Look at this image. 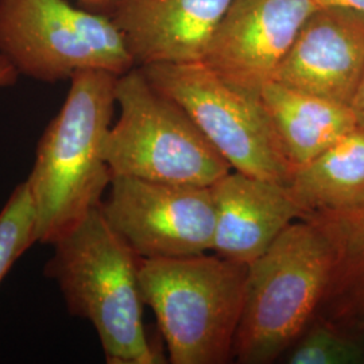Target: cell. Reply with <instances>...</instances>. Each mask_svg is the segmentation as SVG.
<instances>
[{
    "instance_id": "cell-14",
    "label": "cell",
    "mask_w": 364,
    "mask_h": 364,
    "mask_svg": "<svg viewBox=\"0 0 364 364\" xmlns=\"http://www.w3.org/2000/svg\"><path fill=\"white\" fill-rule=\"evenodd\" d=\"M314 215L332 236L335 260L312 321L338 329L364 351V208Z\"/></svg>"
},
{
    "instance_id": "cell-13",
    "label": "cell",
    "mask_w": 364,
    "mask_h": 364,
    "mask_svg": "<svg viewBox=\"0 0 364 364\" xmlns=\"http://www.w3.org/2000/svg\"><path fill=\"white\" fill-rule=\"evenodd\" d=\"M260 103L291 169L312 161L358 126L351 105H341L270 80Z\"/></svg>"
},
{
    "instance_id": "cell-3",
    "label": "cell",
    "mask_w": 364,
    "mask_h": 364,
    "mask_svg": "<svg viewBox=\"0 0 364 364\" xmlns=\"http://www.w3.org/2000/svg\"><path fill=\"white\" fill-rule=\"evenodd\" d=\"M335 260L328 228L311 213L293 221L269 250L248 264L246 296L234 359L273 363L312 323Z\"/></svg>"
},
{
    "instance_id": "cell-10",
    "label": "cell",
    "mask_w": 364,
    "mask_h": 364,
    "mask_svg": "<svg viewBox=\"0 0 364 364\" xmlns=\"http://www.w3.org/2000/svg\"><path fill=\"white\" fill-rule=\"evenodd\" d=\"M364 75V13L343 6L313 11L273 80L351 105Z\"/></svg>"
},
{
    "instance_id": "cell-6",
    "label": "cell",
    "mask_w": 364,
    "mask_h": 364,
    "mask_svg": "<svg viewBox=\"0 0 364 364\" xmlns=\"http://www.w3.org/2000/svg\"><path fill=\"white\" fill-rule=\"evenodd\" d=\"M0 54L19 75L50 84L82 70L122 76L136 66L111 16L66 0H0Z\"/></svg>"
},
{
    "instance_id": "cell-8",
    "label": "cell",
    "mask_w": 364,
    "mask_h": 364,
    "mask_svg": "<svg viewBox=\"0 0 364 364\" xmlns=\"http://www.w3.org/2000/svg\"><path fill=\"white\" fill-rule=\"evenodd\" d=\"M102 209L141 259L192 257L213 248L210 186L115 176Z\"/></svg>"
},
{
    "instance_id": "cell-2",
    "label": "cell",
    "mask_w": 364,
    "mask_h": 364,
    "mask_svg": "<svg viewBox=\"0 0 364 364\" xmlns=\"http://www.w3.org/2000/svg\"><path fill=\"white\" fill-rule=\"evenodd\" d=\"M52 246L45 274L60 287L69 313L95 328L105 362L164 363L144 329L141 258L107 220L102 204Z\"/></svg>"
},
{
    "instance_id": "cell-19",
    "label": "cell",
    "mask_w": 364,
    "mask_h": 364,
    "mask_svg": "<svg viewBox=\"0 0 364 364\" xmlns=\"http://www.w3.org/2000/svg\"><path fill=\"white\" fill-rule=\"evenodd\" d=\"M18 77L19 73L15 69V66L4 55L0 54V90L13 87Z\"/></svg>"
},
{
    "instance_id": "cell-15",
    "label": "cell",
    "mask_w": 364,
    "mask_h": 364,
    "mask_svg": "<svg viewBox=\"0 0 364 364\" xmlns=\"http://www.w3.org/2000/svg\"><path fill=\"white\" fill-rule=\"evenodd\" d=\"M287 185L308 215L363 209L364 127L293 170Z\"/></svg>"
},
{
    "instance_id": "cell-21",
    "label": "cell",
    "mask_w": 364,
    "mask_h": 364,
    "mask_svg": "<svg viewBox=\"0 0 364 364\" xmlns=\"http://www.w3.org/2000/svg\"><path fill=\"white\" fill-rule=\"evenodd\" d=\"M318 6H343L364 13V0H314Z\"/></svg>"
},
{
    "instance_id": "cell-9",
    "label": "cell",
    "mask_w": 364,
    "mask_h": 364,
    "mask_svg": "<svg viewBox=\"0 0 364 364\" xmlns=\"http://www.w3.org/2000/svg\"><path fill=\"white\" fill-rule=\"evenodd\" d=\"M317 7L314 0H232L203 63L236 90L259 99Z\"/></svg>"
},
{
    "instance_id": "cell-18",
    "label": "cell",
    "mask_w": 364,
    "mask_h": 364,
    "mask_svg": "<svg viewBox=\"0 0 364 364\" xmlns=\"http://www.w3.org/2000/svg\"><path fill=\"white\" fill-rule=\"evenodd\" d=\"M75 1L77 3L78 7L84 10L111 16L117 11V7L123 0H75Z\"/></svg>"
},
{
    "instance_id": "cell-1",
    "label": "cell",
    "mask_w": 364,
    "mask_h": 364,
    "mask_svg": "<svg viewBox=\"0 0 364 364\" xmlns=\"http://www.w3.org/2000/svg\"><path fill=\"white\" fill-rule=\"evenodd\" d=\"M119 76L82 70L43 131L26 180L36 209L37 243L53 245L99 207L112 173L105 144L117 107Z\"/></svg>"
},
{
    "instance_id": "cell-11",
    "label": "cell",
    "mask_w": 364,
    "mask_h": 364,
    "mask_svg": "<svg viewBox=\"0 0 364 364\" xmlns=\"http://www.w3.org/2000/svg\"><path fill=\"white\" fill-rule=\"evenodd\" d=\"M210 188L216 216L212 251L237 263L259 258L287 225L308 215L285 182L231 170Z\"/></svg>"
},
{
    "instance_id": "cell-7",
    "label": "cell",
    "mask_w": 364,
    "mask_h": 364,
    "mask_svg": "<svg viewBox=\"0 0 364 364\" xmlns=\"http://www.w3.org/2000/svg\"><path fill=\"white\" fill-rule=\"evenodd\" d=\"M139 68L153 87L181 105L232 170L289 182L293 169L259 99L236 90L204 63Z\"/></svg>"
},
{
    "instance_id": "cell-12",
    "label": "cell",
    "mask_w": 364,
    "mask_h": 364,
    "mask_svg": "<svg viewBox=\"0 0 364 364\" xmlns=\"http://www.w3.org/2000/svg\"><path fill=\"white\" fill-rule=\"evenodd\" d=\"M232 0H123L111 15L135 65L203 63Z\"/></svg>"
},
{
    "instance_id": "cell-16",
    "label": "cell",
    "mask_w": 364,
    "mask_h": 364,
    "mask_svg": "<svg viewBox=\"0 0 364 364\" xmlns=\"http://www.w3.org/2000/svg\"><path fill=\"white\" fill-rule=\"evenodd\" d=\"M34 243L36 209L25 181L15 188L0 212V284L14 263Z\"/></svg>"
},
{
    "instance_id": "cell-17",
    "label": "cell",
    "mask_w": 364,
    "mask_h": 364,
    "mask_svg": "<svg viewBox=\"0 0 364 364\" xmlns=\"http://www.w3.org/2000/svg\"><path fill=\"white\" fill-rule=\"evenodd\" d=\"M287 362L290 364L364 363V351L356 341L338 329L321 321H312L294 343V350L291 348Z\"/></svg>"
},
{
    "instance_id": "cell-20",
    "label": "cell",
    "mask_w": 364,
    "mask_h": 364,
    "mask_svg": "<svg viewBox=\"0 0 364 364\" xmlns=\"http://www.w3.org/2000/svg\"><path fill=\"white\" fill-rule=\"evenodd\" d=\"M351 108L358 120V124L364 127V75L358 92L352 100Z\"/></svg>"
},
{
    "instance_id": "cell-4",
    "label": "cell",
    "mask_w": 364,
    "mask_h": 364,
    "mask_svg": "<svg viewBox=\"0 0 364 364\" xmlns=\"http://www.w3.org/2000/svg\"><path fill=\"white\" fill-rule=\"evenodd\" d=\"M248 264L215 255L139 262L144 305L156 314L173 364L234 359Z\"/></svg>"
},
{
    "instance_id": "cell-5",
    "label": "cell",
    "mask_w": 364,
    "mask_h": 364,
    "mask_svg": "<svg viewBox=\"0 0 364 364\" xmlns=\"http://www.w3.org/2000/svg\"><path fill=\"white\" fill-rule=\"evenodd\" d=\"M119 117L107 135L112 177L212 186L232 168L191 117L135 66L117 77Z\"/></svg>"
}]
</instances>
